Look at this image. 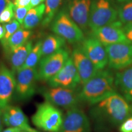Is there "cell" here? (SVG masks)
<instances>
[{
  "instance_id": "1",
  "label": "cell",
  "mask_w": 132,
  "mask_h": 132,
  "mask_svg": "<svg viewBox=\"0 0 132 132\" xmlns=\"http://www.w3.org/2000/svg\"><path fill=\"white\" fill-rule=\"evenodd\" d=\"M82 85L81 90L79 92V98L80 102L89 105H96L116 92L115 78L108 70H98Z\"/></svg>"
},
{
  "instance_id": "2",
  "label": "cell",
  "mask_w": 132,
  "mask_h": 132,
  "mask_svg": "<svg viewBox=\"0 0 132 132\" xmlns=\"http://www.w3.org/2000/svg\"><path fill=\"white\" fill-rule=\"evenodd\" d=\"M96 105L93 110L95 117L114 125L120 124L132 114V107L122 95L117 92Z\"/></svg>"
},
{
  "instance_id": "3",
  "label": "cell",
  "mask_w": 132,
  "mask_h": 132,
  "mask_svg": "<svg viewBox=\"0 0 132 132\" xmlns=\"http://www.w3.org/2000/svg\"><path fill=\"white\" fill-rule=\"evenodd\" d=\"M63 119V114L58 107L45 101L37 104L31 120L34 126L43 131L59 132Z\"/></svg>"
},
{
  "instance_id": "4",
  "label": "cell",
  "mask_w": 132,
  "mask_h": 132,
  "mask_svg": "<svg viewBox=\"0 0 132 132\" xmlns=\"http://www.w3.org/2000/svg\"><path fill=\"white\" fill-rule=\"evenodd\" d=\"M118 11L113 0H92L88 26L92 31L117 21Z\"/></svg>"
},
{
  "instance_id": "5",
  "label": "cell",
  "mask_w": 132,
  "mask_h": 132,
  "mask_svg": "<svg viewBox=\"0 0 132 132\" xmlns=\"http://www.w3.org/2000/svg\"><path fill=\"white\" fill-rule=\"evenodd\" d=\"M52 30L71 44L82 42L85 39L82 29L65 10H61L56 15L52 24Z\"/></svg>"
},
{
  "instance_id": "6",
  "label": "cell",
  "mask_w": 132,
  "mask_h": 132,
  "mask_svg": "<svg viewBox=\"0 0 132 132\" xmlns=\"http://www.w3.org/2000/svg\"><path fill=\"white\" fill-rule=\"evenodd\" d=\"M39 92L45 101L67 110L77 107L80 102L79 92L76 91L75 89L62 87H42Z\"/></svg>"
},
{
  "instance_id": "7",
  "label": "cell",
  "mask_w": 132,
  "mask_h": 132,
  "mask_svg": "<svg viewBox=\"0 0 132 132\" xmlns=\"http://www.w3.org/2000/svg\"><path fill=\"white\" fill-rule=\"evenodd\" d=\"M69 57V52L63 48L42 57L37 69L38 80L48 81L62 69Z\"/></svg>"
},
{
  "instance_id": "8",
  "label": "cell",
  "mask_w": 132,
  "mask_h": 132,
  "mask_svg": "<svg viewBox=\"0 0 132 132\" xmlns=\"http://www.w3.org/2000/svg\"><path fill=\"white\" fill-rule=\"evenodd\" d=\"M38 71L35 68L21 69L16 72L15 97L17 100L24 101L31 98L36 91Z\"/></svg>"
},
{
  "instance_id": "9",
  "label": "cell",
  "mask_w": 132,
  "mask_h": 132,
  "mask_svg": "<svg viewBox=\"0 0 132 132\" xmlns=\"http://www.w3.org/2000/svg\"><path fill=\"white\" fill-rule=\"evenodd\" d=\"M105 47L110 68L122 70L132 65V43H118Z\"/></svg>"
},
{
  "instance_id": "10",
  "label": "cell",
  "mask_w": 132,
  "mask_h": 132,
  "mask_svg": "<svg viewBox=\"0 0 132 132\" xmlns=\"http://www.w3.org/2000/svg\"><path fill=\"white\" fill-rule=\"evenodd\" d=\"M50 87H62L75 89L81 84L78 71L72 57H69L62 69L48 81Z\"/></svg>"
},
{
  "instance_id": "11",
  "label": "cell",
  "mask_w": 132,
  "mask_h": 132,
  "mask_svg": "<svg viewBox=\"0 0 132 132\" xmlns=\"http://www.w3.org/2000/svg\"><path fill=\"white\" fill-rule=\"evenodd\" d=\"M90 131L89 120L85 112L77 106L67 110L59 132Z\"/></svg>"
},
{
  "instance_id": "12",
  "label": "cell",
  "mask_w": 132,
  "mask_h": 132,
  "mask_svg": "<svg viewBox=\"0 0 132 132\" xmlns=\"http://www.w3.org/2000/svg\"><path fill=\"white\" fill-rule=\"evenodd\" d=\"M92 36L98 39L104 46L118 43L130 42L123 30V24L119 20L92 31Z\"/></svg>"
},
{
  "instance_id": "13",
  "label": "cell",
  "mask_w": 132,
  "mask_h": 132,
  "mask_svg": "<svg viewBox=\"0 0 132 132\" xmlns=\"http://www.w3.org/2000/svg\"><path fill=\"white\" fill-rule=\"evenodd\" d=\"M81 48L98 70H103L108 64V55L104 46L95 37H88L82 41Z\"/></svg>"
},
{
  "instance_id": "14",
  "label": "cell",
  "mask_w": 132,
  "mask_h": 132,
  "mask_svg": "<svg viewBox=\"0 0 132 132\" xmlns=\"http://www.w3.org/2000/svg\"><path fill=\"white\" fill-rule=\"evenodd\" d=\"M15 73L5 64H0V109L9 105L15 92Z\"/></svg>"
},
{
  "instance_id": "15",
  "label": "cell",
  "mask_w": 132,
  "mask_h": 132,
  "mask_svg": "<svg viewBox=\"0 0 132 132\" xmlns=\"http://www.w3.org/2000/svg\"><path fill=\"white\" fill-rule=\"evenodd\" d=\"M71 57L78 71L82 85L92 78L98 71L80 47L73 49Z\"/></svg>"
},
{
  "instance_id": "16",
  "label": "cell",
  "mask_w": 132,
  "mask_h": 132,
  "mask_svg": "<svg viewBox=\"0 0 132 132\" xmlns=\"http://www.w3.org/2000/svg\"><path fill=\"white\" fill-rule=\"evenodd\" d=\"M92 0H68L67 13L82 30L88 26Z\"/></svg>"
},
{
  "instance_id": "17",
  "label": "cell",
  "mask_w": 132,
  "mask_h": 132,
  "mask_svg": "<svg viewBox=\"0 0 132 132\" xmlns=\"http://www.w3.org/2000/svg\"><path fill=\"white\" fill-rule=\"evenodd\" d=\"M1 110L3 123L6 127L18 128L28 132L32 129L28 118L20 107L9 105Z\"/></svg>"
},
{
  "instance_id": "18",
  "label": "cell",
  "mask_w": 132,
  "mask_h": 132,
  "mask_svg": "<svg viewBox=\"0 0 132 132\" xmlns=\"http://www.w3.org/2000/svg\"><path fill=\"white\" fill-rule=\"evenodd\" d=\"M32 47V42L28 40L24 45L17 48L8 54L11 70L14 73L22 68Z\"/></svg>"
},
{
  "instance_id": "19",
  "label": "cell",
  "mask_w": 132,
  "mask_h": 132,
  "mask_svg": "<svg viewBox=\"0 0 132 132\" xmlns=\"http://www.w3.org/2000/svg\"><path fill=\"white\" fill-rule=\"evenodd\" d=\"M115 86L128 102H132V65L116 74Z\"/></svg>"
},
{
  "instance_id": "20",
  "label": "cell",
  "mask_w": 132,
  "mask_h": 132,
  "mask_svg": "<svg viewBox=\"0 0 132 132\" xmlns=\"http://www.w3.org/2000/svg\"><path fill=\"white\" fill-rule=\"evenodd\" d=\"M32 31L29 29H26L21 26L20 28L14 33L3 47L6 54L8 55L15 50L21 45H24L28 41L29 37L32 35Z\"/></svg>"
},
{
  "instance_id": "21",
  "label": "cell",
  "mask_w": 132,
  "mask_h": 132,
  "mask_svg": "<svg viewBox=\"0 0 132 132\" xmlns=\"http://www.w3.org/2000/svg\"><path fill=\"white\" fill-rule=\"evenodd\" d=\"M45 11V4L44 3L31 8L24 18L23 23L22 24L23 28L30 30L36 27L41 21H42Z\"/></svg>"
},
{
  "instance_id": "22",
  "label": "cell",
  "mask_w": 132,
  "mask_h": 132,
  "mask_svg": "<svg viewBox=\"0 0 132 132\" xmlns=\"http://www.w3.org/2000/svg\"><path fill=\"white\" fill-rule=\"evenodd\" d=\"M65 40L56 34L49 35L42 43V57L56 52L65 45Z\"/></svg>"
},
{
  "instance_id": "23",
  "label": "cell",
  "mask_w": 132,
  "mask_h": 132,
  "mask_svg": "<svg viewBox=\"0 0 132 132\" xmlns=\"http://www.w3.org/2000/svg\"><path fill=\"white\" fill-rule=\"evenodd\" d=\"M62 0H46L45 11L42 24L46 26L55 17L57 12L62 4Z\"/></svg>"
},
{
  "instance_id": "24",
  "label": "cell",
  "mask_w": 132,
  "mask_h": 132,
  "mask_svg": "<svg viewBox=\"0 0 132 132\" xmlns=\"http://www.w3.org/2000/svg\"><path fill=\"white\" fill-rule=\"evenodd\" d=\"M42 41H38L33 46L31 52L21 69L35 68L42 59Z\"/></svg>"
},
{
  "instance_id": "25",
  "label": "cell",
  "mask_w": 132,
  "mask_h": 132,
  "mask_svg": "<svg viewBox=\"0 0 132 132\" xmlns=\"http://www.w3.org/2000/svg\"><path fill=\"white\" fill-rule=\"evenodd\" d=\"M118 18L123 24L132 23V1L121 3L118 8Z\"/></svg>"
},
{
  "instance_id": "26",
  "label": "cell",
  "mask_w": 132,
  "mask_h": 132,
  "mask_svg": "<svg viewBox=\"0 0 132 132\" xmlns=\"http://www.w3.org/2000/svg\"><path fill=\"white\" fill-rule=\"evenodd\" d=\"M3 25L4 26L6 32H5L4 38L1 40L2 45L6 44L8 39H9V37L21 27L20 23L15 19L13 20L12 21L8 23L4 24Z\"/></svg>"
},
{
  "instance_id": "27",
  "label": "cell",
  "mask_w": 132,
  "mask_h": 132,
  "mask_svg": "<svg viewBox=\"0 0 132 132\" xmlns=\"http://www.w3.org/2000/svg\"><path fill=\"white\" fill-rule=\"evenodd\" d=\"M14 7V3L9 0L7 6L0 15V23H8L14 20L13 19L15 18Z\"/></svg>"
},
{
  "instance_id": "28",
  "label": "cell",
  "mask_w": 132,
  "mask_h": 132,
  "mask_svg": "<svg viewBox=\"0 0 132 132\" xmlns=\"http://www.w3.org/2000/svg\"><path fill=\"white\" fill-rule=\"evenodd\" d=\"M31 9V7L29 6H25V7H14V14L15 19L17 20L22 26L23 23L24 18L28 12V11Z\"/></svg>"
},
{
  "instance_id": "29",
  "label": "cell",
  "mask_w": 132,
  "mask_h": 132,
  "mask_svg": "<svg viewBox=\"0 0 132 132\" xmlns=\"http://www.w3.org/2000/svg\"><path fill=\"white\" fill-rule=\"evenodd\" d=\"M119 131L120 132H132V115L120 123Z\"/></svg>"
},
{
  "instance_id": "30",
  "label": "cell",
  "mask_w": 132,
  "mask_h": 132,
  "mask_svg": "<svg viewBox=\"0 0 132 132\" xmlns=\"http://www.w3.org/2000/svg\"><path fill=\"white\" fill-rule=\"evenodd\" d=\"M123 30L127 39L132 43V23L124 24L123 26Z\"/></svg>"
},
{
  "instance_id": "31",
  "label": "cell",
  "mask_w": 132,
  "mask_h": 132,
  "mask_svg": "<svg viewBox=\"0 0 132 132\" xmlns=\"http://www.w3.org/2000/svg\"><path fill=\"white\" fill-rule=\"evenodd\" d=\"M31 0H14V3L15 7H25L30 5Z\"/></svg>"
},
{
  "instance_id": "32",
  "label": "cell",
  "mask_w": 132,
  "mask_h": 132,
  "mask_svg": "<svg viewBox=\"0 0 132 132\" xmlns=\"http://www.w3.org/2000/svg\"><path fill=\"white\" fill-rule=\"evenodd\" d=\"M9 0H0V15L7 6Z\"/></svg>"
},
{
  "instance_id": "33",
  "label": "cell",
  "mask_w": 132,
  "mask_h": 132,
  "mask_svg": "<svg viewBox=\"0 0 132 132\" xmlns=\"http://www.w3.org/2000/svg\"><path fill=\"white\" fill-rule=\"evenodd\" d=\"M44 1H45V0H31L30 6L31 8L36 7V6L42 4Z\"/></svg>"
},
{
  "instance_id": "34",
  "label": "cell",
  "mask_w": 132,
  "mask_h": 132,
  "mask_svg": "<svg viewBox=\"0 0 132 132\" xmlns=\"http://www.w3.org/2000/svg\"><path fill=\"white\" fill-rule=\"evenodd\" d=\"M5 32H6V31H5L4 25H1L0 24V40H1L4 38L5 36Z\"/></svg>"
},
{
  "instance_id": "35",
  "label": "cell",
  "mask_w": 132,
  "mask_h": 132,
  "mask_svg": "<svg viewBox=\"0 0 132 132\" xmlns=\"http://www.w3.org/2000/svg\"><path fill=\"white\" fill-rule=\"evenodd\" d=\"M19 130H21L20 128H13V127H9L6 128L4 130H3V132H16Z\"/></svg>"
},
{
  "instance_id": "36",
  "label": "cell",
  "mask_w": 132,
  "mask_h": 132,
  "mask_svg": "<svg viewBox=\"0 0 132 132\" xmlns=\"http://www.w3.org/2000/svg\"><path fill=\"white\" fill-rule=\"evenodd\" d=\"M3 117L2 114H1V110L0 109V132H3Z\"/></svg>"
},
{
  "instance_id": "37",
  "label": "cell",
  "mask_w": 132,
  "mask_h": 132,
  "mask_svg": "<svg viewBox=\"0 0 132 132\" xmlns=\"http://www.w3.org/2000/svg\"><path fill=\"white\" fill-rule=\"evenodd\" d=\"M117 2L119 3H126L128 2V1H132V0H116Z\"/></svg>"
},
{
  "instance_id": "38",
  "label": "cell",
  "mask_w": 132,
  "mask_h": 132,
  "mask_svg": "<svg viewBox=\"0 0 132 132\" xmlns=\"http://www.w3.org/2000/svg\"><path fill=\"white\" fill-rule=\"evenodd\" d=\"M30 132H39V131H37V130H36L34 129V128H32V129L31 130V131Z\"/></svg>"
},
{
  "instance_id": "39",
  "label": "cell",
  "mask_w": 132,
  "mask_h": 132,
  "mask_svg": "<svg viewBox=\"0 0 132 132\" xmlns=\"http://www.w3.org/2000/svg\"><path fill=\"white\" fill-rule=\"evenodd\" d=\"M16 132H28V131H24V130H19V131H16Z\"/></svg>"
}]
</instances>
